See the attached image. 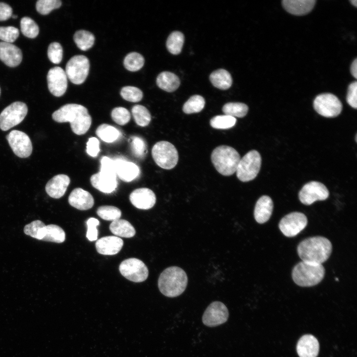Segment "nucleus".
<instances>
[{"label": "nucleus", "mask_w": 357, "mask_h": 357, "mask_svg": "<svg viewBox=\"0 0 357 357\" xmlns=\"http://www.w3.org/2000/svg\"><path fill=\"white\" fill-rule=\"evenodd\" d=\"M28 112L26 104L15 102L6 107L0 114V128L6 131L20 123Z\"/></svg>", "instance_id": "nucleus-8"}, {"label": "nucleus", "mask_w": 357, "mask_h": 357, "mask_svg": "<svg viewBox=\"0 0 357 357\" xmlns=\"http://www.w3.org/2000/svg\"><path fill=\"white\" fill-rule=\"evenodd\" d=\"M52 118L60 123L69 122L72 131L79 135L86 133L92 123L88 110L77 104H67L61 106L53 113Z\"/></svg>", "instance_id": "nucleus-1"}, {"label": "nucleus", "mask_w": 357, "mask_h": 357, "mask_svg": "<svg viewBox=\"0 0 357 357\" xmlns=\"http://www.w3.org/2000/svg\"><path fill=\"white\" fill-rule=\"evenodd\" d=\"M0 60L9 67L17 66L22 60L21 50L11 43L0 42Z\"/></svg>", "instance_id": "nucleus-19"}, {"label": "nucleus", "mask_w": 357, "mask_h": 357, "mask_svg": "<svg viewBox=\"0 0 357 357\" xmlns=\"http://www.w3.org/2000/svg\"><path fill=\"white\" fill-rule=\"evenodd\" d=\"M68 201L71 206L80 210H88L94 203L93 196L81 188H74L69 194Z\"/></svg>", "instance_id": "nucleus-21"}, {"label": "nucleus", "mask_w": 357, "mask_h": 357, "mask_svg": "<svg viewBox=\"0 0 357 357\" xmlns=\"http://www.w3.org/2000/svg\"><path fill=\"white\" fill-rule=\"evenodd\" d=\"M156 83L161 89L168 92H172L178 88L180 80L175 74L169 71H164L158 75Z\"/></svg>", "instance_id": "nucleus-28"}, {"label": "nucleus", "mask_w": 357, "mask_h": 357, "mask_svg": "<svg viewBox=\"0 0 357 357\" xmlns=\"http://www.w3.org/2000/svg\"><path fill=\"white\" fill-rule=\"evenodd\" d=\"M236 122V118L226 115H218L210 119V124L216 129H226L233 127Z\"/></svg>", "instance_id": "nucleus-38"}, {"label": "nucleus", "mask_w": 357, "mask_h": 357, "mask_svg": "<svg viewBox=\"0 0 357 357\" xmlns=\"http://www.w3.org/2000/svg\"><path fill=\"white\" fill-rule=\"evenodd\" d=\"M100 171L116 175V166L114 160L104 156L101 160Z\"/></svg>", "instance_id": "nucleus-51"}, {"label": "nucleus", "mask_w": 357, "mask_h": 357, "mask_svg": "<svg viewBox=\"0 0 357 357\" xmlns=\"http://www.w3.org/2000/svg\"><path fill=\"white\" fill-rule=\"evenodd\" d=\"M73 39L77 47L84 51L92 48L95 42L94 35L84 30L77 31L74 34Z\"/></svg>", "instance_id": "nucleus-31"}, {"label": "nucleus", "mask_w": 357, "mask_h": 357, "mask_svg": "<svg viewBox=\"0 0 357 357\" xmlns=\"http://www.w3.org/2000/svg\"><path fill=\"white\" fill-rule=\"evenodd\" d=\"M187 281V276L183 269L177 266H172L161 273L158 279V286L163 295L174 298L184 291Z\"/></svg>", "instance_id": "nucleus-3"}, {"label": "nucleus", "mask_w": 357, "mask_h": 357, "mask_svg": "<svg viewBox=\"0 0 357 357\" xmlns=\"http://www.w3.org/2000/svg\"><path fill=\"white\" fill-rule=\"evenodd\" d=\"M307 224L306 216L301 212L290 213L280 220L279 228L287 237H293L302 231Z\"/></svg>", "instance_id": "nucleus-12"}, {"label": "nucleus", "mask_w": 357, "mask_h": 357, "mask_svg": "<svg viewBox=\"0 0 357 357\" xmlns=\"http://www.w3.org/2000/svg\"><path fill=\"white\" fill-rule=\"evenodd\" d=\"M315 2V0H283L282 1L284 9L295 15L308 13L313 8Z\"/></svg>", "instance_id": "nucleus-27"}, {"label": "nucleus", "mask_w": 357, "mask_h": 357, "mask_svg": "<svg viewBox=\"0 0 357 357\" xmlns=\"http://www.w3.org/2000/svg\"><path fill=\"white\" fill-rule=\"evenodd\" d=\"M111 232L117 237L125 238L133 237L135 234V230L127 221L118 219L112 221L110 227Z\"/></svg>", "instance_id": "nucleus-29"}, {"label": "nucleus", "mask_w": 357, "mask_h": 357, "mask_svg": "<svg viewBox=\"0 0 357 357\" xmlns=\"http://www.w3.org/2000/svg\"><path fill=\"white\" fill-rule=\"evenodd\" d=\"M319 350L317 339L312 335L302 336L298 340L297 351L299 357H316Z\"/></svg>", "instance_id": "nucleus-23"}, {"label": "nucleus", "mask_w": 357, "mask_h": 357, "mask_svg": "<svg viewBox=\"0 0 357 357\" xmlns=\"http://www.w3.org/2000/svg\"><path fill=\"white\" fill-rule=\"evenodd\" d=\"M222 111L226 115L234 118H243L247 114L248 107L243 103L229 102L223 106Z\"/></svg>", "instance_id": "nucleus-35"}, {"label": "nucleus", "mask_w": 357, "mask_h": 357, "mask_svg": "<svg viewBox=\"0 0 357 357\" xmlns=\"http://www.w3.org/2000/svg\"><path fill=\"white\" fill-rule=\"evenodd\" d=\"M89 68L88 59L83 55H76L68 61L65 72L67 78L72 83L79 85L86 80Z\"/></svg>", "instance_id": "nucleus-9"}, {"label": "nucleus", "mask_w": 357, "mask_h": 357, "mask_svg": "<svg viewBox=\"0 0 357 357\" xmlns=\"http://www.w3.org/2000/svg\"><path fill=\"white\" fill-rule=\"evenodd\" d=\"M86 152L90 156L96 157L100 151V142L96 137L89 138L86 143Z\"/></svg>", "instance_id": "nucleus-50"}, {"label": "nucleus", "mask_w": 357, "mask_h": 357, "mask_svg": "<svg viewBox=\"0 0 357 357\" xmlns=\"http://www.w3.org/2000/svg\"><path fill=\"white\" fill-rule=\"evenodd\" d=\"M116 175L124 182H130L139 174V168L134 163L121 158L114 160Z\"/></svg>", "instance_id": "nucleus-24"}, {"label": "nucleus", "mask_w": 357, "mask_h": 357, "mask_svg": "<svg viewBox=\"0 0 357 357\" xmlns=\"http://www.w3.org/2000/svg\"><path fill=\"white\" fill-rule=\"evenodd\" d=\"M352 4L354 5L355 6H357V0H351L350 1Z\"/></svg>", "instance_id": "nucleus-54"}, {"label": "nucleus", "mask_w": 357, "mask_h": 357, "mask_svg": "<svg viewBox=\"0 0 357 357\" xmlns=\"http://www.w3.org/2000/svg\"><path fill=\"white\" fill-rule=\"evenodd\" d=\"M357 135L356 134L355 136V140L356 142H357Z\"/></svg>", "instance_id": "nucleus-56"}, {"label": "nucleus", "mask_w": 357, "mask_h": 357, "mask_svg": "<svg viewBox=\"0 0 357 357\" xmlns=\"http://www.w3.org/2000/svg\"><path fill=\"white\" fill-rule=\"evenodd\" d=\"M332 251L330 241L321 236L306 238L297 247L298 255L302 261L319 264L329 258Z\"/></svg>", "instance_id": "nucleus-2"}, {"label": "nucleus", "mask_w": 357, "mask_h": 357, "mask_svg": "<svg viewBox=\"0 0 357 357\" xmlns=\"http://www.w3.org/2000/svg\"><path fill=\"white\" fill-rule=\"evenodd\" d=\"M45 224L40 220H35L25 226L24 233L36 238L39 229L44 226Z\"/></svg>", "instance_id": "nucleus-49"}, {"label": "nucleus", "mask_w": 357, "mask_h": 357, "mask_svg": "<svg viewBox=\"0 0 357 357\" xmlns=\"http://www.w3.org/2000/svg\"><path fill=\"white\" fill-rule=\"evenodd\" d=\"M69 183L68 176L64 174L57 175L47 183L46 191L50 197L60 198L64 194Z\"/></svg>", "instance_id": "nucleus-22"}, {"label": "nucleus", "mask_w": 357, "mask_h": 357, "mask_svg": "<svg viewBox=\"0 0 357 357\" xmlns=\"http://www.w3.org/2000/svg\"><path fill=\"white\" fill-rule=\"evenodd\" d=\"M121 274L126 279L134 282H142L146 280L149 271L146 265L135 258L126 259L119 266Z\"/></svg>", "instance_id": "nucleus-11"}, {"label": "nucleus", "mask_w": 357, "mask_h": 357, "mask_svg": "<svg viewBox=\"0 0 357 357\" xmlns=\"http://www.w3.org/2000/svg\"><path fill=\"white\" fill-rule=\"evenodd\" d=\"M97 214L103 220L114 221L120 218L121 212L115 206L105 205L98 208Z\"/></svg>", "instance_id": "nucleus-40"}, {"label": "nucleus", "mask_w": 357, "mask_h": 357, "mask_svg": "<svg viewBox=\"0 0 357 357\" xmlns=\"http://www.w3.org/2000/svg\"><path fill=\"white\" fill-rule=\"evenodd\" d=\"M210 80L213 86L221 90L229 89L233 82L230 73L224 69L213 71L210 75Z\"/></svg>", "instance_id": "nucleus-30"}, {"label": "nucleus", "mask_w": 357, "mask_h": 357, "mask_svg": "<svg viewBox=\"0 0 357 357\" xmlns=\"http://www.w3.org/2000/svg\"><path fill=\"white\" fill-rule=\"evenodd\" d=\"M61 5V1L60 0H39L36 2V8L39 13L47 15L53 10L59 8Z\"/></svg>", "instance_id": "nucleus-43"}, {"label": "nucleus", "mask_w": 357, "mask_h": 357, "mask_svg": "<svg viewBox=\"0 0 357 357\" xmlns=\"http://www.w3.org/2000/svg\"><path fill=\"white\" fill-rule=\"evenodd\" d=\"M273 202L267 195H263L257 201L254 210L256 221L259 224L267 222L270 219L273 210Z\"/></svg>", "instance_id": "nucleus-25"}, {"label": "nucleus", "mask_w": 357, "mask_h": 357, "mask_svg": "<svg viewBox=\"0 0 357 357\" xmlns=\"http://www.w3.org/2000/svg\"><path fill=\"white\" fill-rule=\"evenodd\" d=\"M229 311L222 302L215 301L205 309L203 316V324L208 327H215L225 323L229 317Z\"/></svg>", "instance_id": "nucleus-15"}, {"label": "nucleus", "mask_w": 357, "mask_h": 357, "mask_svg": "<svg viewBox=\"0 0 357 357\" xmlns=\"http://www.w3.org/2000/svg\"><path fill=\"white\" fill-rule=\"evenodd\" d=\"M90 182L94 188L105 193L113 192L118 186L116 174L101 171L93 174L90 178Z\"/></svg>", "instance_id": "nucleus-18"}, {"label": "nucleus", "mask_w": 357, "mask_h": 357, "mask_svg": "<svg viewBox=\"0 0 357 357\" xmlns=\"http://www.w3.org/2000/svg\"><path fill=\"white\" fill-rule=\"evenodd\" d=\"M261 165L259 153L255 150L249 151L239 161L236 172L238 178L242 182L254 179L260 171Z\"/></svg>", "instance_id": "nucleus-7"}, {"label": "nucleus", "mask_w": 357, "mask_h": 357, "mask_svg": "<svg viewBox=\"0 0 357 357\" xmlns=\"http://www.w3.org/2000/svg\"><path fill=\"white\" fill-rule=\"evenodd\" d=\"M350 71L352 75L353 76H354L356 79L357 78V59H355V60L353 61L351 65V68Z\"/></svg>", "instance_id": "nucleus-53"}, {"label": "nucleus", "mask_w": 357, "mask_h": 357, "mask_svg": "<svg viewBox=\"0 0 357 357\" xmlns=\"http://www.w3.org/2000/svg\"><path fill=\"white\" fill-rule=\"evenodd\" d=\"M131 204L140 209L147 210L152 208L156 203V196L154 192L146 187L137 188L129 195Z\"/></svg>", "instance_id": "nucleus-17"}, {"label": "nucleus", "mask_w": 357, "mask_h": 357, "mask_svg": "<svg viewBox=\"0 0 357 357\" xmlns=\"http://www.w3.org/2000/svg\"><path fill=\"white\" fill-rule=\"evenodd\" d=\"M19 35V30L15 27H0V40L4 42L12 43L17 39Z\"/></svg>", "instance_id": "nucleus-46"}, {"label": "nucleus", "mask_w": 357, "mask_h": 357, "mask_svg": "<svg viewBox=\"0 0 357 357\" xmlns=\"http://www.w3.org/2000/svg\"><path fill=\"white\" fill-rule=\"evenodd\" d=\"M184 40L183 34L179 31H174L168 37L166 47L173 55L179 54L182 50Z\"/></svg>", "instance_id": "nucleus-33"}, {"label": "nucleus", "mask_w": 357, "mask_h": 357, "mask_svg": "<svg viewBox=\"0 0 357 357\" xmlns=\"http://www.w3.org/2000/svg\"><path fill=\"white\" fill-rule=\"evenodd\" d=\"M122 239L117 236H106L99 239L95 243L97 252L103 255H115L121 250Z\"/></svg>", "instance_id": "nucleus-20"}, {"label": "nucleus", "mask_w": 357, "mask_h": 357, "mask_svg": "<svg viewBox=\"0 0 357 357\" xmlns=\"http://www.w3.org/2000/svg\"><path fill=\"white\" fill-rule=\"evenodd\" d=\"M322 264L301 261L294 267L292 276L294 282L300 287H311L319 283L325 276Z\"/></svg>", "instance_id": "nucleus-5"}, {"label": "nucleus", "mask_w": 357, "mask_h": 357, "mask_svg": "<svg viewBox=\"0 0 357 357\" xmlns=\"http://www.w3.org/2000/svg\"><path fill=\"white\" fill-rule=\"evenodd\" d=\"M96 135L103 141L112 143L119 137V132L114 126L106 123L100 125L96 130Z\"/></svg>", "instance_id": "nucleus-32"}, {"label": "nucleus", "mask_w": 357, "mask_h": 357, "mask_svg": "<svg viewBox=\"0 0 357 357\" xmlns=\"http://www.w3.org/2000/svg\"><path fill=\"white\" fill-rule=\"evenodd\" d=\"M131 113L136 123L142 127L147 126L151 120L149 110L144 106L135 105L131 109Z\"/></svg>", "instance_id": "nucleus-34"}, {"label": "nucleus", "mask_w": 357, "mask_h": 357, "mask_svg": "<svg viewBox=\"0 0 357 357\" xmlns=\"http://www.w3.org/2000/svg\"><path fill=\"white\" fill-rule=\"evenodd\" d=\"M11 17L15 19V18H17L18 16H17V15H12Z\"/></svg>", "instance_id": "nucleus-55"}, {"label": "nucleus", "mask_w": 357, "mask_h": 357, "mask_svg": "<svg viewBox=\"0 0 357 357\" xmlns=\"http://www.w3.org/2000/svg\"><path fill=\"white\" fill-rule=\"evenodd\" d=\"M130 139V147L133 154L138 158H143L147 152V144L145 140L136 136L131 137Z\"/></svg>", "instance_id": "nucleus-41"}, {"label": "nucleus", "mask_w": 357, "mask_h": 357, "mask_svg": "<svg viewBox=\"0 0 357 357\" xmlns=\"http://www.w3.org/2000/svg\"><path fill=\"white\" fill-rule=\"evenodd\" d=\"M20 29L22 33L29 38H34L39 32L37 23L29 17H23L20 20Z\"/></svg>", "instance_id": "nucleus-39"}, {"label": "nucleus", "mask_w": 357, "mask_h": 357, "mask_svg": "<svg viewBox=\"0 0 357 357\" xmlns=\"http://www.w3.org/2000/svg\"><path fill=\"white\" fill-rule=\"evenodd\" d=\"M152 156L159 167L166 170L174 168L178 160L176 148L171 143L166 141L158 142L153 146Z\"/></svg>", "instance_id": "nucleus-6"}, {"label": "nucleus", "mask_w": 357, "mask_h": 357, "mask_svg": "<svg viewBox=\"0 0 357 357\" xmlns=\"http://www.w3.org/2000/svg\"><path fill=\"white\" fill-rule=\"evenodd\" d=\"M100 223L98 219L95 218H90L86 222L87 231L86 237L90 241H94L97 239L98 230L96 227Z\"/></svg>", "instance_id": "nucleus-47"}, {"label": "nucleus", "mask_w": 357, "mask_h": 357, "mask_svg": "<svg viewBox=\"0 0 357 357\" xmlns=\"http://www.w3.org/2000/svg\"><path fill=\"white\" fill-rule=\"evenodd\" d=\"M6 139L13 153L21 158H27L32 152V145L29 137L25 133L13 130L7 135Z\"/></svg>", "instance_id": "nucleus-14"}, {"label": "nucleus", "mask_w": 357, "mask_h": 357, "mask_svg": "<svg viewBox=\"0 0 357 357\" xmlns=\"http://www.w3.org/2000/svg\"><path fill=\"white\" fill-rule=\"evenodd\" d=\"M211 159L214 167L220 174L230 176L236 172L240 157L234 148L221 145L213 150Z\"/></svg>", "instance_id": "nucleus-4"}, {"label": "nucleus", "mask_w": 357, "mask_h": 357, "mask_svg": "<svg viewBox=\"0 0 357 357\" xmlns=\"http://www.w3.org/2000/svg\"><path fill=\"white\" fill-rule=\"evenodd\" d=\"M12 9L8 4L0 2V21H5L12 16Z\"/></svg>", "instance_id": "nucleus-52"}, {"label": "nucleus", "mask_w": 357, "mask_h": 357, "mask_svg": "<svg viewBox=\"0 0 357 357\" xmlns=\"http://www.w3.org/2000/svg\"><path fill=\"white\" fill-rule=\"evenodd\" d=\"M329 192L326 186L319 181H310L302 187L298 193L300 201L303 204L309 205L319 200L327 199Z\"/></svg>", "instance_id": "nucleus-13"}, {"label": "nucleus", "mask_w": 357, "mask_h": 357, "mask_svg": "<svg viewBox=\"0 0 357 357\" xmlns=\"http://www.w3.org/2000/svg\"><path fill=\"white\" fill-rule=\"evenodd\" d=\"M205 104V101L203 97L198 95H193L184 104L182 111L186 114L197 113L202 110Z\"/></svg>", "instance_id": "nucleus-36"}, {"label": "nucleus", "mask_w": 357, "mask_h": 357, "mask_svg": "<svg viewBox=\"0 0 357 357\" xmlns=\"http://www.w3.org/2000/svg\"><path fill=\"white\" fill-rule=\"evenodd\" d=\"M144 59L140 54L132 52L127 54L123 60L125 68L130 71H136L144 65Z\"/></svg>", "instance_id": "nucleus-37"}, {"label": "nucleus", "mask_w": 357, "mask_h": 357, "mask_svg": "<svg viewBox=\"0 0 357 357\" xmlns=\"http://www.w3.org/2000/svg\"><path fill=\"white\" fill-rule=\"evenodd\" d=\"M47 78L48 89L53 95L60 97L65 93L67 87V77L61 67L55 66L51 68Z\"/></svg>", "instance_id": "nucleus-16"}, {"label": "nucleus", "mask_w": 357, "mask_h": 357, "mask_svg": "<svg viewBox=\"0 0 357 357\" xmlns=\"http://www.w3.org/2000/svg\"><path fill=\"white\" fill-rule=\"evenodd\" d=\"M313 107L316 112L322 116L335 118L340 114L343 106L335 95L326 93L316 97L313 101Z\"/></svg>", "instance_id": "nucleus-10"}, {"label": "nucleus", "mask_w": 357, "mask_h": 357, "mask_svg": "<svg viewBox=\"0 0 357 357\" xmlns=\"http://www.w3.org/2000/svg\"><path fill=\"white\" fill-rule=\"evenodd\" d=\"M47 54L52 62L55 64L60 63L63 56V50L61 45L58 42L51 43L48 47Z\"/></svg>", "instance_id": "nucleus-45"}, {"label": "nucleus", "mask_w": 357, "mask_h": 357, "mask_svg": "<svg viewBox=\"0 0 357 357\" xmlns=\"http://www.w3.org/2000/svg\"><path fill=\"white\" fill-rule=\"evenodd\" d=\"M112 119L117 124L124 125L130 119V113L126 108L122 107L115 108L112 111Z\"/></svg>", "instance_id": "nucleus-44"}, {"label": "nucleus", "mask_w": 357, "mask_h": 357, "mask_svg": "<svg viewBox=\"0 0 357 357\" xmlns=\"http://www.w3.org/2000/svg\"><path fill=\"white\" fill-rule=\"evenodd\" d=\"M357 82L355 81L349 86L346 100L348 104L356 109L357 107Z\"/></svg>", "instance_id": "nucleus-48"}, {"label": "nucleus", "mask_w": 357, "mask_h": 357, "mask_svg": "<svg viewBox=\"0 0 357 357\" xmlns=\"http://www.w3.org/2000/svg\"><path fill=\"white\" fill-rule=\"evenodd\" d=\"M65 234L60 226L51 224L44 225L39 230L36 239L46 241L61 243L65 240Z\"/></svg>", "instance_id": "nucleus-26"}, {"label": "nucleus", "mask_w": 357, "mask_h": 357, "mask_svg": "<svg viewBox=\"0 0 357 357\" xmlns=\"http://www.w3.org/2000/svg\"></svg>", "instance_id": "nucleus-57"}, {"label": "nucleus", "mask_w": 357, "mask_h": 357, "mask_svg": "<svg viewBox=\"0 0 357 357\" xmlns=\"http://www.w3.org/2000/svg\"><path fill=\"white\" fill-rule=\"evenodd\" d=\"M120 94L125 100L134 103L140 101L143 97V93L140 89L131 86L122 87Z\"/></svg>", "instance_id": "nucleus-42"}]
</instances>
